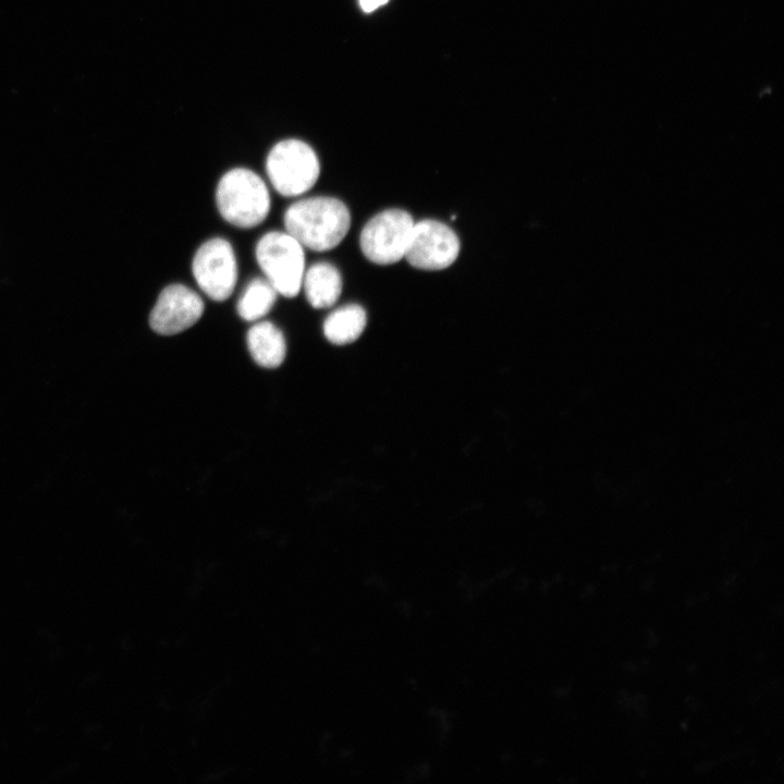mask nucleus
<instances>
[{"label":"nucleus","instance_id":"obj_4","mask_svg":"<svg viewBox=\"0 0 784 784\" xmlns=\"http://www.w3.org/2000/svg\"><path fill=\"white\" fill-rule=\"evenodd\" d=\"M256 259L267 280L285 297L298 294L305 268L303 246L289 233L269 232L257 243Z\"/></svg>","mask_w":784,"mask_h":784},{"label":"nucleus","instance_id":"obj_3","mask_svg":"<svg viewBox=\"0 0 784 784\" xmlns=\"http://www.w3.org/2000/svg\"><path fill=\"white\" fill-rule=\"evenodd\" d=\"M266 170L274 189L283 196L293 197L315 185L320 164L309 145L298 139H285L270 150Z\"/></svg>","mask_w":784,"mask_h":784},{"label":"nucleus","instance_id":"obj_11","mask_svg":"<svg viewBox=\"0 0 784 784\" xmlns=\"http://www.w3.org/2000/svg\"><path fill=\"white\" fill-rule=\"evenodd\" d=\"M367 316L357 304H350L332 311L323 322V333L329 342L345 345L357 340L363 333Z\"/></svg>","mask_w":784,"mask_h":784},{"label":"nucleus","instance_id":"obj_6","mask_svg":"<svg viewBox=\"0 0 784 784\" xmlns=\"http://www.w3.org/2000/svg\"><path fill=\"white\" fill-rule=\"evenodd\" d=\"M193 274L199 287L211 299L223 302L234 290L236 259L231 244L221 237L205 242L193 259Z\"/></svg>","mask_w":784,"mask_h":784},{"label":"nucleus","instance_id":"obj_5","mask_svg":"<svg viewBox=\"0 0 784 784\" xmlns=\"http://www.w3.org/2000/svg\"><path fill=\"white\" fill-rule=\"evenodd\" d=\"M414 223L412 216L402 209L379 212L362 230L363 254L378 265L397 262L404 258Z\"/></svg>","mask_w":784,"mask_h":784},{"label":"nucleus","instance_id":"obj_1","mask_svg":"<svg viewBox=\"0 0 784 784\" xmlns=\"http://www.w3.org/2000/svg\"><path fill=\"white\" fill-rule=\"evenodd\" d=\"M286 233L302 246L326 252L338 246L351 225L347 207L333 197L318 196L292 204L284 213Z\"/></svg>","mask_w":784,"mask_h":784},{"label":"nucleus","instance_id":"obj_8","mask_svg":"<svg viewBox=\"0 0 784 784\" xmlns=\"http://www.w3.org/2000/svg\"><path fill=\"white\" fill-rule=\"evenodd\" d=\"M201 297L182 284L164 287L154 306L149 323L161 335H173L195 324L204 313Z\"/></svg>","mask_w":784,"mask_h":784},{"label":"nucleus","instance_id":"obj_13","mask_svg":"<svg viewBox=\"0 0 784 784\" xmlns=\"http://www.w3.org/2000/svg\"><path fill=\"white\" fill-rule=\"evenodd\" d=\"M388 1L389 0H359V4L365 12H372Z\"/></svg>","mask_w":784,"mask_h":784},{"label":"nucleus","instance_id":"obj_2","mask_svg":"<svg viewBox=\"0 0 784 784\" xmlns=\"http://www.w3.org/2000/svg\"><path fill=\"white\" fill-rule=\"evenodd\" d=\"M216 199L223 219L238 228L257 226L270 210V195L265 182L244 168L232 169L220 179Z\"/></svg>","mask_w":784,"mask_h":784},{"label":"nucleus","instance_id":"obj_7","mask_svg":"<svg viewBox=\"0 0 784 784\" xmlns=\"http://www.w3.org/2000/svg\"><path fill=\"white\" fill-rule=\"evenodd\" d=\"M460 247L457 235L448 225L421 220L414 223L404 258L417 269L441 270L456 260Z\"/></svg>","mask_w":784,"mask_h":784},{"label":"nucleus","instance_id":"obj_9","mask_svg":"<svg viewBox=\"0 0 784 784\" xmlns=\"http://www.w3.org/2000/svg\"><path fill=\"white\" fill-rule=\"evenodd\" d=\"M247 346L253 359L261 367H279L286 354V343L282 331L272 322L260 321L249 328Z\"/></svg>","mask_w":784,"mask_h":784},{"label":"nucleus","instance_id":"obj_12","mask_svg":"<svg viewBox=\"0 0 784 784\" xmlns=\"http://www.w3.org/2000/svg\"><path fill=\"white\" fill-rule=\"evenodd\" d=\"M277 291L268 280L257 278L246 286L237 302V313L246 321L264 317L277 299Z\"/></svg>","mask_w":784,"mask_h":784},{"label":"nucleus","instance_id":"obj_10","mask_svg":"<svg viewBox=\"0 0 784 784\" xmlns=\"http://www.w3.org/2000/svg\"><path fill=\"white\" fill-rule=\"evenodd\" d=\"M304 291L314 308H327L335 304L342 292L339 270L329 262H317L304 273Z\"/></svg>","mask_w":784,"mask_h":784}]
</instances>
